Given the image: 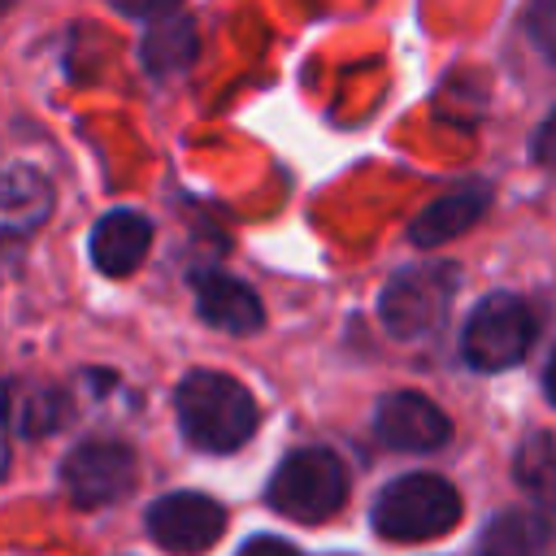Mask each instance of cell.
I'll use <instances>...</instances> for the list:
<instances>
[{
	"mask_svg": "<svg viewBox=\"0 0 556 556\" xmlns=\"http://www.w3.org/2000/svg\"><path fill=\"white\" fill-rule=\"evenodd\" d=\"M178 421L182 434L204 452H235L256 430V400L230 374L195 369L178 382Z\"/></svg>",
	"mask_w": 556,
	"mask_h": 556,
	"instance_id": "1",
	"label": "cell"
},
{
	"mask_svg": "<svg viewBox=\"0 0 556 556\" xmlns=\"http://www.w3.org/2000/svg\"><path fill=\"white\" fill-rule=\"evenodd\" d=\"M460 517V495L434 473H408L395 478L378 504H374V526L382 539L395 543H421L434 534H447Z\"/></svg>",
	"mask_w": 556,
	"mask_h": 556,
	"instance_id": "2",
	"label": "cell"
},
{
	"mask_svg": "<svg viewBox=\"0 0 556 556\" xmlns=\"http://www.w3.org/2000/svg\"><path fill=\"white\" fill-rule=\"evenodd\" d=\"M343 495H348L343 465L321 447L291 452L269 478V504L291 521H326L330 513H339Z\"/></svg>",
	"mask_w": 556,
	"mask_h": 556,
	"instance_id": "3",
	"label": "cell"
},
{
	"mask_svg": "<svg viewBox=\"0 0 556 556\" xmlns=\"http://www.w3.org/2000/svg\"><path fill=\"white\" fill-rule=\"evenodd\" d=\"M452 295H456V269L452 265H417V269H404L387 282L378 313L395 339H417L447 313Z\"/></svg>",
	"mask_w": 556,
	"mask_h": 556,
	"instance_id": "4",
	"label": "cell"
},
{
	"mask_svg": "<svg viewBox=\"0 0 556 556\" xmlns=\"http://www.w3.org/2000/svg\"><path fill=\"white\" fill-rule=\"evenodd\" d=\"M465 361L478 369H508L534 343V313L517 295H486L465 326Z\"/></svg>",
	"mask_w": 556,
	"mask_h": 556,
	"instance_id": "5",
	"label": "cell"
},
{
	"mask_svg": "<svg viewBox=\"0 0 556 556\" xmlns=\"http://www.w3.org/2000/svg\"><path fill=\"white\" fill-rule=\"evenodd\" d=\"M61 482H65L70 500L83 508L113 504L135 482V452L126 443H113V439L78 443L61 465Z\"/></svg>",
	"mask_w": 556,
	"mask_h": 556,
	"instance_id": "6",
	"label": "cell"
},
{
	"mask_svg": "<svg viewBox=\"0 0 556 556\" xmlns=\"http://www.w3.org/2000/svg\"><path fill=\"white\" fill-rule=\"evenodd\" d=\"M226 530V513L222 504H213L208 495H195V491H178V495H165L148 508V534L165 547V552H204L222 539Z\"/></svg>",
	"mask_w": 556,
	"mask_h": 556,
	"instance_id": "7",
	"label": "cell"
},
{
	"mask_svg": "<svg viewBox=\"0 0 556 556\" xmlns=\"http://www.w3.org/2000/svg\"><path fill=\"white\" fill-rule=\"evenodd\" d=\"M374 426L382 434V443L391 447H404V452H430V447H443L452 426L447 417L439 413V404H430L426 395L417 391H395L378 404L374 413Z\"/></svg>",
	"mask_w": 556,
	"mask_h": 556,
	"instance_id": "8",
	"label": "cell"
},
{
	"mask_svg": "<svg viewBox=\"0 0 556 556\" xmlns=\"http://www.w3.org/2000/svg\"><path fill=\"white\" fill-rule=\"evenodd\" d=\"M148 243H152L148 217H139L130 208H117V213L96 222V230H91V261H96L100 274L126 278L148 256Z\"/></svg>",
	"mask_w": 556,
	"mask_h": 556,
	"instance_id": "9",
	"label": "cell"
},
{
	"mask_svg": "<svg viewBox=\"0 0 556 556\" xmlns=\"http://www.w3.org/2000/svg\"><path fill=\"white\" fill-rule=\"evenodd\" d=\"M195 304H200V317L208 321V326H217V330H226V334H252V330H261V300L243 287V282H235V278H226V274H204V278H195Z\"/></svg>",
	"mask_w": 556,
	"mask_h": 556,
	"instance_id": "10",
	"label": "cell"
},
{
	"mask_svg": "<svg viewBox=\"0 0 556 556\" xmlns=\"http://www.w3.org/2000/svg\"><path fill=\"white\" fill-rule=\"evenodd\" d=\"M486 187H465V191H452L443 200H434L430 208H421V217L413 222V243L421 248H434V243H447L456 235H465L482 213H486Z\"/></svg>",
	"mask_w": 556,
	"mask_h": 556,
	"instance_id": "11",
	"label": "cell"
},
{
	"mask_svg": "<svg viewBox=\"0 0 556 556\" xmlns=\"http://www.w3.org/2000/svg\"><path fill=\"white\" fill-rule=\"evenodd\" d=\"M556 526L543 513L508 508L500 513L482 534V556H543L552 547Z\"/></svg>",
	"mask_w": 556,
	"mask_h": 556,
	"instance_id": "12",
	"label": "cell"
},
{
	"mask_svg": "<svg viewBox=\"0 0 556 556\" xmlns=\"http://www.w3.org/2000/svg\"><path fill=\"white\" fill-rule=\"evenodd\" d=\"M195 56V26L182 17V13H169L161 17L148 35H143V65L156 74V78H169V74H182Z\"/></svg>",
	"mask_w": 556,
	"mask_h": 556,
	"instance_id": "13",
	"label": "cell"
},
{
	"mask_svg": "<svg viewBox=\"0 0 556 556\" xmlns=\"http://www.w3.org/2000/svg\"><path fill=\"white\" fill-rule=\"evenodd\" d=\"M61 413H65V400L48 387H13L4 395V421L17 430V434H48L61 426Z\"/></svg>",
	"mask_w": 556,
	"mask_h": 556,
	"instance_id": "14",
	"label": "cell"
},
{
	"mask_svg": "<svg viewBox=\"0 0 556 556\" xmlns=\"http://www.w3.org/2000/svg\"><path fill=\"white\" fill-rule=\"evenodd\" d=\"M517 482L547 508H556V434H530L517 447Z\"/></svg>",
	"mask_w": 556,
	"mask_h": 556,
	"instance_id": "15",
	"label": "cell"
},
{
	"mask_svg": "<svg viewBox=\"0 0 556 556\" xmlns=\"http://www.w3.org/2000/svg\"><path fill=\"white\" fill-rule=\"evenodd\" d=\"M530 35L543 48V56L556 61V0H543L530 9Z\"/></svg>",
	"mask_w": 556,
	"mask_h": 556,
	"instance_id": "16",
	"label": "cell"
},
{
	"mask_svg": "<svg viewBox=\"0 0 556 556\" xmlns=\"http://www.w3.org/2000/svg\"><path fill=\"white\" fill-rule=\"evenodd\" d=\"M534 161L556 174V113H552V117L539 126V135H534Z\"/></svg>",
	"mask_w": 556,
	"mask_h": 556,
	"instance_id": "17",
	"label": "cell"
},
{
	"mask_svg": "<svg viewBox=\"0 0 556 556\" xmlns=\"http://www.w3.org/2000/svg\"><path fill=\"white\" fill-rule=\"evenodd\" d=\"M239 556H300L291 543H282V539H269V534H261V539H248L243 547H239Z\"/></svg>",
	"mask_w": 556,
	"mask_h": 556,
	"instance_id": "18",
	"label": "cell"
},
{
	"mask_svg": "<svg viewBox=\"0 0 556 556\" xmlns=\"http://www.w3.org/2000/svg\"><path fill=\"white\" fill-rule=\"evenodd\" d=\"M547 395H552V404H556V356H552V365H547Z\"/></svg>",
	"mask_w": 556,
	"mask_h": 556,
	"instance_id": "19",
	"label": "cell"
},
{
	"mask_svg": "<svg viewBox=\"0 0 556 556\" xmlns=\"http://www.w3.org/2000/svg\"><path fill=\"white\" fill-rule=\"evenodd\" d=\"M0 465H4V456H0Z\"/></svg>",
	"mask_w": 556,
	"mask_h": 556,
	"instance_id": "20",
	"label": "cell"
}]
</instances>
